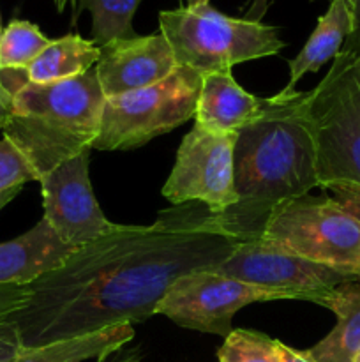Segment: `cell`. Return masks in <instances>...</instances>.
<instances>
[{"mask_svg": "<svg viewBox=\"0 0 360 362\" xmlns=\"http://www.w3.org/2000/svg\"><path fill=\"white\" fill-rule=\"evenodd\" d=\"M236 244L200 202L164 209L152 225H120L28 283L27 303L9 320L23 349L140 324L176 279L212 271Z\"/></svg>", "mask_w": 360, "mask_h": 362, "instance_id": "6da1fadb", "label": "cell"}, {"mask_svg": "<svg viewBox=\"0 0 360 362\" xmlns=\"http://www.w3.org/2000/svg\"><path fill=\"white\" fill-rule=\"evenodd\" d=\"M309 92L282 88L260 117L236 133L233 180L236 204L212 214L236 243L260 239L268 219L288 202L318 187L316 151L306 119Z\"/></svg>", "mask_w": 360, "mask_h": 362, "instance_id": "7a4b0ae2", "label": "cell"}, {"mask_svg": "<svg viewBox=\"0 0 360 362\" xmlns=\"http://www.w3.org/2000/svg\"><path fill=\"white\" fill-rule=\"evenodd\" d=\"M104 94L95 67L71 80L25 83L13 95L4 136L37 175L88 151L101 129Z\"/></svg>", "mask_w": 360, "mask_h": 362, "instance_id": "3957f363", "label": "cell"}, {"mask_svg": "<svg viewBox=\"0 0 360 362\" xmlns=\"http://www.w3.org/2000/svg\"><path fill=\"white\" fill-rule=\"evenodd\" d=\"M159 27L176 66L196 71L201 76L277 55L284 48L277 27L249 18L226 16L210 4L161 11Z\"/></svg>", "mask_w": 360, "mask_h": 362, "instance_id": "277c9868", "label": "cell"}, {"mask_svg": "<svg viewBox=\"0 0 360 362\" xmlns=\"http://www.w3.org/2000/svg\"><path fill=\"white\" fill-rule=\"evenodd\" d=\"M306 119L316 151L318 187L360 186V64L339 53L309 90Z\"/></svg>", "mask_w": 360, "mask_h": 362, "instance_id": "5b68a950", "label": "cell"}, {"mask_svg": "<svg viewBox=\"0 0 360 362\" xmlns=\"http://www.w3.org/2000/svg\"><path fill=\"white\" fill-rule=\"evenodd\" d=\"M201 78L196 71L179 66L159 83L106 99L92 148L131 151L193 119Z\"/></svg>", "mask_w": 360, "mask_h": 362, "instance_id": "8992f818", "label": "cell"}, {"mask_svg": "<svg viewBox=\"0 0 360 362\" xmlns=\"http://www.w3.org/2000/svg\"><path fill=\"white\" fill-rule=\"evenodd\" d=\"M260 239L360 278V225L332 197H306L274 212Z\"/></svg>", "mask_w": 360, "mask_h": 362, "instance_id": "52a82bcc", "label": "cell"}, {"mask_svg": "<svg viewBox=\"0 0 360 362\" xmlns=\"http://www.w3.org/2000/svg\"><path fill=\"white\" fill-rule=\"evenodd\" d=\"M284 299L299 297L281 290L260 288L214 271H196L169 286L155 315H164L180 327L226 338L233 331V317L244 306Z\"/></svg>", "mask_w": 360, "mask_h": 362, "instance_id": "ba28073f", "label": "cell"}, {"mask_svg": "<svg viewBox=\"0 0 360 362\" xmlns=\"http://www.w3.org/2000/svg\"><path fill=\"white\" fill-rule=\"evenodd\" d=\"M212 271L260 288L295 293L299 300L314 304H321L328 292L344 283L360 281L359 276L307 260L263 239L239 243Z\"/></svg>", "mask_w": 360, "mask_h": 362, "instance_id": "9c48e42d", "label": "cell"}, {"mask_svg": "<svg viewBox=\"0 0 360 362\" xmlns=\"http://www.w3.org/2000/svg\"><path fill=\"white\" fill-rule=\"evenodd\" d=\"M236 133H214L194 124L184 136L175 165L162 187L173 205L200 202L212 214L236 204L233 151Z\"/></svg>", "mask_w": 360, "mask_h": 362, "instance_id": "30bf717a", "label": "cell"}, {"mask_svg": "<svg viewBox=\"0 0 360 362\" xmlns=\"http://www.w3.org/2000/svg\"><path fill=\"white\" fill-rule=\"evenodd\" d=\"M90 151L74 156L39 179L44 207L42 218L73 247L87 246L120 228L106 219L92 191L88 177Z\"/></svg>", "mask_w": 360, "mask_h": 362, "instance_id": "8fae6325", "label": "cell"}, {"mask_svg": "<svg viewBox=\"0 0 360 362\" xmlns=\"http://www.w3.org/2000/svg\"><path fill=\"white\" fill-rule=\"evenodd\" d=\"M106 99L150 87L176 69V60L164 35H136L101 46L95 64Z\"/></svg>", "mask_w": 360, "mask_h": 362, "instance_id": "7c38bea8", "label": "cell"}, {"mask_svg": "<svg viewBox=\"0 0 360 362\" xmlns=\"http://www.w3.org/2000/svg\"><path fill=\"white\" fill-rule=\"evenodd\" d=\"M76 250L64 243L42 218L23 235L0 243V286L28 285L59 269Z\"/></svg>", "mask_w": 360, "mask_h": 362, "instance_id": "4fadbf2b", "label": "cell"}, {"mask_svg": "<svg viewBox=\"0 0 360 362\" xmlns=\"http://www.w3.org/2000/svg\"><path fill=\"white\" fill-rule=\"evenodd\" d=\"M265 105L267 98L260 99L244 90L232 71L205 74L201 78L194 124L214 133H239L260 117Z\"/></svg>", "mask_w": 360, "mask_h": 362, "instance_id": "5bb4252c", "label": "cell"}, {"mask_svg": "<svg viewBox=\"0 0 360 362\" xmlns=\"http://www.w3.org/2000/svg\"><path fill=\"white\" fill-rule=\"evenodd\" d=\"M320 306L337 317V324L309 349L316 362H353L360 352V281L344 283L323 297Z\"/></svg>", "mask_w": 360, "mask_h": 362, "instance_id": "9a60e30c", "label": "cell"}, {"mask_svg": "<svg viewBox=\"0 0 360 362\" xmlns=\"http://www.w3.org/2000/svg\"><path fill=\"white\" fill-rule=\"evenodd\" d=\"M352 30V18L344 0H330L327 13L318 18V25L299 55L289 60V81L286 90H295L304 74L316 73L323 64L335 59Z\"/></svg>", "mask_w": 360, "mask_h": 362, "instance_id": "2e32d148", "label": "cell"}, {"mask_svg": "<svg viewBox=\"0 0 360 362\" xmlns=\"http://www.w3.org/2000/svg\"><path fill=\"white\" fill-rule=\"evenodd\" d=\"M101 48L81 35L67 34L53 39L25 69L28 83H53L85 74L97 64Z\"/></svg>", "mask_w": 360, "mask_h": 362, "instance_id": "e0dca14e", "label": "cell"}, {"mask_svg": "<svg viewBox=\"0 0 360 362\" xmlns=\"http://www.w3.org/2000/svg\"><path fill=\"white\" fill-rule=\"evenodd\" d=\"M134 327L131 324L113 325L94 334L78 336L49 345L23 349L13 362H83L97 359L102 354L133 341Z\"/></svg>", "mask_w": 360, "mask_h": 362, "instance_id": "ac0fdd59", "label": "cell"}, {"mask_svg": "<svg viewBox=\"0 0 360 362\" xmlns=\"http://www.w3.org/2000/svg\"><path fill=\"white\" fill-rule=\"evenodd\" d=\"M80 11L92 16V41L101 48L108 42L136 37L133 28L134 13L141 0H78Z\"/></svg>", "mask_w": 360, "mask_h": 362, "instance_id": "d6986e66", "label": "cell"}, {"mask_svg": "<svg viewBox=\"0 0 360 362\" xmlns=\"http://www.w3.org/2000/svg\"><path fill=\"white\" fill-rule=\"evenodd\" d=\"M37 25L27 20H13L0 39V69L25 71L49 45Z\"/></svg>", "mask_w": 360, "mask_h": 362, "instance_id": "ffe728a7", "label": "cell"}, {"mask_svg": "<svg viewBox=\"0 0 360 362\" xmlns=\"http://www.w3.org/2000/svg\"><path fill=\"white\" fill-rule=\"evenodd\" d=\"M284 343L247 329H233L219 349V362H282Z\"/></svg>", "mask_w": 360, "mask_h": 362, "instance_id": "44dd1931", "label": "cell"}, {"mask_svg": "<svg viewBox=\"0 0 360 362\" xmlns=\"http://www.w3.org/2000/svg\"><path fill=\"white\" fill-rule=\"evenodd\" d=\"M32 180L37 182V175L32 166L28 165L23 154L4 136L0 140V193L13 189V187L25 186Z\"/></svg>", "mask_w": 360, "mask_h": 362, "instance_id": "7402d4cb", "label": "cell"}, {"mask_svg": "<svg viewBox=\"0 0 360 362\" xmlns=\"http://www.w3.org/2000/svg\"><path fill=\"white\" fill-rule=\"evenodd\" d=\"M325 189L330 191L332 198H334L337 204H341L360 225V186L359 184H348V182L330 184V186H327Z\"/></svg>", "mask_w": 360, "mask_h": 362, "instance_id": "603a6c76", "label": "cell"}, {"mask_svg": "<svg viewBox=\"0 0 360 362\" xmlns=\"http://www.w3.org/2000/svg\"><path fill=\"white\" fill-rule=\"evenodd\" d=\"M21 350L23 346L16 324L9 318L0 320V362H13Z\"/></svg>", "mask_w": 360, "mask_h": 362, "instance_id": "cb8c5ba5", "label": "cell"}, {"mask_svg": "<svg viewBox=\"0 0 360 362\" xmlns=\"http://www.w3.org/2000/svg\"><path fill=\"white\" fill-rule=\"evenodd\" d=\"M27 285H2L0 286V320L9 318L14 311L27 303Z\"/></svg>", "mask_w": 360, "mask_h": 362, "instance_id": "d4e9b609", "label": "cell"}, {"mask_svg": "<svg viewBox=\"0 0 360 362\" xmlns=\"http://www.w3.org/2000/svg\"><path fill=\"white\" fill-rule=\"evenodd\" d=\"M348 6L349 18H352V30H349L348 37H346L344 46L339 53L359 59L360 57V0H344Z\"/></svg>", "mask_w": 360, "mask_h": 362, "instance_id": "484cf974", "label": "cell"}, {"mask_svg": "<svg viewBox=\"0 0 360 362\" xmlns=\"http://www.w3.org/2000/svg\"><path fill=\"white\" fill-rule=\"evenodd\" d=\"M141 359V350L140 346H119L115 350L102 354L97 357L95 362H140Z\"/></svg>", "mask_w": 360, "mask_h": 362, "instance_id": "4316f807", "label": "cell"}, {"mask_svg": "<svg viewBox=\"0 0 360 362\" xmlns=\"http://www.w3.org/2000/svg\"><path fill=\"white\" fill-rule=\"evenodd\" d=\"M282 350H284V361L282 362H316L311 357L309 350H296L288 345L282 346Z\"/></svg>", "mask_w": 360, "mask_h": 362, "instance_id": "83f0119b", "label": "cell"}, {"mask_svg": "<svg viewBox=\"0 0 360 362\" xmlns=\"http://www.w3.org/2000/svg\"><path fill=\"white\" fill-rule=\"evenodd\" d=\"M11 105H13V99H9V98H6V95L0 94V131L4 129L7 119H9Z\"/></svg>", "mask_w": 360, "mask_h": 362, "instance_id": "f1b7e54d", "label": "cell"}, {"mask_svg": "<svg viewBox=\"0 0 360 362\" xmlns=\"http://www.w3.org/2000/svg\"><path fill=\"white\" fill-rule=\"evenodd\" d=\"M267 11V0H253V7L249 11V20L260 21Z\"/></svg>", "mask_w": 360, "mask_h": 362, "instance_id": "f546056e", "label": "cell"}, {"mask_svg": "<svg viewBox=\"0 0 360 362\" xmlns=\"http://www.w3.org/2000/svg\"><path fill=\"white\" fill-rule=\"evenodd\" d=\"M21 187L23 186L13 187V189H7V191H4V193H0V211H2L7 204H11V202H13L18 194H20Z\"/></svg>", "mask_w": 360, "mask_h": 362, "instance_id": "4dcf8cb0", "label": "cell"}, {"mask_svg": "<svg viewBox=\"0 0 360 362\" xmlns=\"http://www.w3.org/2000/svg\"><path fill=\"white\" fill-rule=\"evenodd\" d=\"M0 94L6 95V98L13 99V94H11V90L7 88V71L0 69Z\"/></svg>", "mask_w": 360, "mask_h": 362, "instance_id": "1f68e13d", "label": "cell"}, {"mask_svg": "<svg viewBox=\"0 0 360 362\" xmlns=\"http://www.w3.org/2000/svg\"><path fill=\"white\" fill-rule=\"evenodd\" d=\"M67 2H71V0H55V6L59 11H64V7L67 6Z\"/></svg>", "mask_w": 360, "mask_h": 362, "instance_id": "d6a6232c", "label": "cell"}, {"mask_svg": "<svg viewBox=\"0 0 360 362\" xmlns=\"http://www.w3.org/2000/svg\"><path fill=\"white\" fill-rule=\"evenodd\" d=\"M200 4H210V0H187V6H200Z\"/></svg>", "mask_w": 360, "mask_h": 362, "instance_id": "836d02e7", "label": "cell"}, {"mask_svg": "<svg viewBox=\"0 0 360 362\" xmlns=\"http://www.w3.org/2000/svg\"><path fill=\"white\" fill-rule=\"evenodd\" d=\"M2 34H4V27H2V21H0V39H2Z\"/></svg>", "mask_w": 360, "mask_h": 362, "instance_id": "e575fe53", "label": "cell"}, {"mask_svg": "<svg viewBox=\"0 0 360 362\" xmlns=\"http://www.w3.org/2000/svg\"><path fill=\"white\" fill-rule=\"evenodd\" d=\"M353 362H360V352L356 354V357H355V359H353Z\"/></svg>", "mask_w": 360, "mask_h": 362, "instance_id": "d590c367", "label": "cell"}, {"mask_svg": "<svg viewBox=\"0 0 360 362\" xmlns=\"http://www.w3.org/2000/svg\"><path fill=\"white\" fill-rule=\"evenodd\" d=\"M356 60H359V64H360V57H359V59H356Z\"/></svg>", "mask_w": 360, "mask_h": 362, "instance_id": "8d00e7d4", "label": "cell"}]
</instances>
